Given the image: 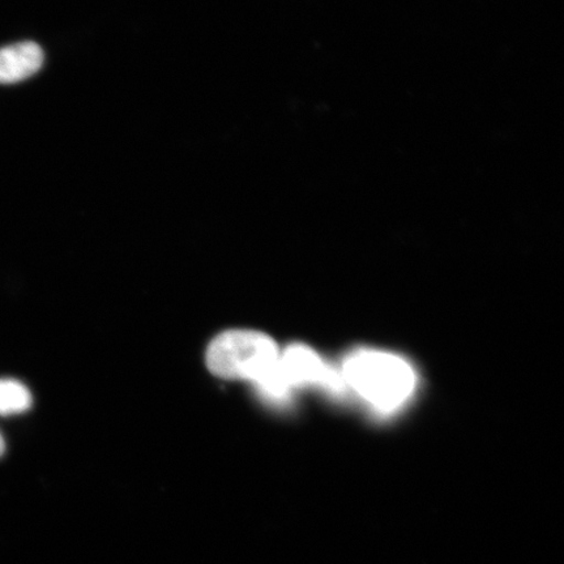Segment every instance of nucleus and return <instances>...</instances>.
Listing matches in <instances>:
<instances>
[{
    "mask_svg": "<svg viewBox=\"0 0 564 564\" xmlns=\"http://www.w3.org/2000/svg\"><path fill=\"white\" fill-rule=\"evenodd\" d=\"M340 372L347 391L355 392L382 415L403 408L417 386V377L406 359L377 349L352 350L345 357Z\"/></svg>",
    "mask_w": 564,
    "mask_h": 564,
    "instance_id": "1",
    "label": "nucleus"
},
{
    "mask_svg": "<svg viewBox=\"0 0 564 564\" xmlns=\"http://www.w3.org/2000/svg\"><path fill=\"white\" fill-rule=\"evenodd\" d=\"M281 351L270 336L256 330H229L215 338L207 352L208 369L224 379L263 383L276 371Z\"/></svg>",
    "mask_w": 564,
    "mask_h": 564,
    "instance_id": "2",
    "label": "nucleus"
},
{
    "mask_svg": "<svg viewBox=\"0 0 564 564\" xmlns=\"http://www.w3.org/2000/svg\"><path fill=\"white\" fill-rule=\"evenodd\" d=\"M280 372L292 393L299 388L317 387L334 398L347 394L340 369L334 368L307 345H292L280 355Z\"/></svg>",
    "mask_w": 564,
    "mask_h": 564,
    "instance_id": "3",
    "label": "nucleus"
},
{
    "mask_svg": "<svg viewBox=\"0 0 564 564\" xmlns=\"http://www.w3.org/2000/svg\"><path fill=\"white\" fill-rule=\"evenodd\" d=\"M45 55L35 42L25 41L0 48V84L30 79L44 65Z\"/></svg>",
    "mask_w": 564,
    "mask_h": 564,
    "instance_id": "4",
    "label": "nucleus"
},
{
    "mask_svg": "<svg viewBox=\"0 0 564 564\" xmlns=\"http://www.w3.org/2000/svg\"><path fill=\"white\" fill-rule=\"evenodd\" d=\"M32 406V394L15 379H0V415H15Z\"/></svg>",
    "mask_w": 564,
    "mask_h": 564,
    "instance_id": "5",
    "label": "nucleus"
},
{
    "mask_svg": "<svg viewBox=\"0 0 564 564\" xmlns=\"http://www.w3.org/2000/svg\"><path fill=\"white\" fill-rule=\"evenodd\" d=\"M4 451H6V444L2 438V435H0V457H2V455L4 454Z\"/></svg>",
    "mask_w": 564,
    "mask_h": 564,
    "instance_id": "6",
    "label": "nucleus"
}]
</instances>
